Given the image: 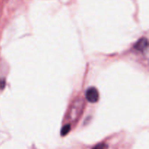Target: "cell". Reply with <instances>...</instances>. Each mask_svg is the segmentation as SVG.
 I'll return each mask as SVG.
<instances>
[{
    "label": "cell",
    "mask_w": 149,
    "mask_h": 149,
    "mask_svg": "<svg viewBox=\"0 0 149 149\" xmlns=\"http://www.w3.org/2000/svg\"><path fill=\"white\" fill-rule=\"evenodd\" d=\"M86 99L91 103H95L99 99V92L95 87H90L87 89L85 93Z\"/></svg>",
    "instance_id": "1"
},
{
    "label": "cell",
    "mask_w": 149,
    "mask_h": 149,
    "mask_svg": "<svg viewBox=\"0 0 149 149\" xmlns=\"http://www.w3.org/2000/svg\"><path fill=\"white\" fill-rule=\"evenodd\" d=\"M148 42L147 38L143 37L140 39V40H138V42L135 43V46H134V48L135 50H137L138 51H140V52H145L146 51L148 48Z\"/></svg>",
    "instance_id": "2"
},
{
    "label": "cell",
    "mask_w": 149,
    "mask_h": 149,
    "mask_svg": "<svg viewBox=\"0 0 149 149\" xmlns=\"http://www.w3.org/2000/svg\"><path fill=\"white\" fill-rule=\"evenodd\" d=\"M70 130H71V125H70V124H66V125L63 126V127L61 129V136L66 135V134L69 132Z\"/></svg>",
    "instance_id": "3"
},
{
    "label": "cell",
    "mask_w": 149,
    "mask_h": 149,
    "mask_svg": "<svg viewBox=\"0 0 149 149\" xmlns=\"http://www.w3.org/2000/svg\"><path fill=\"white\" fill-rule=\"evenodd\" d=\"M108 145L105 143H99V144L96 145L93 149H107Z\"/></svg>",
    "instance_id": "4"
},
{
    "label": "cell",
    "mask_w": 149,
    "mask_h": 149,
    "mask_svg": "<svg viewBox=\"0 0 149 149\" xmlns=\"http://www.w3.org/2000/svg\"><path fill=\"white\" fill-rule=\"evenodd\" d=\"M5 86V80L4 79H0V89H3Z\"/></svg>",
    "instance_id": "5"
}]
</instances>
